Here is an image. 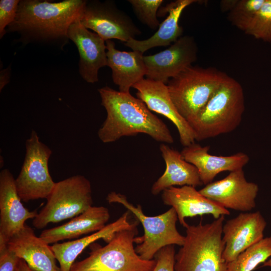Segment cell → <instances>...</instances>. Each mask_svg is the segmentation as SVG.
<instances>
[{"instance_id": "31", "label": "cell", "mask_w": 271, "mask_h": 271, "mask_svg": "<svg viewBox=\"0 0 271 271\" xmlns=\"http://www.w3.org/2000/svg\"><path fill=\"white\" fill-rule=\"evenodd\" d=\"M20 259L7 243H0V271H15Z\"/></svg>"}, {"instance_id": "14", "label": "cell", "mask_w": 271, "mask_h": 271, "mask_svg": "<svg viewBox=\"0 0 271 271\" xmlns=\"http://www.w3.org/2000/svg\"><path fill=\"white\" fill-rule=\"evenodd\" d=\"M138 98L148 108L171 120L177 128L181 144L188 146L195 143L194 131L188 122L178 111L170 97L167 84L144 78L132 87Z\"/></svg>"}, {"instance_id": "26", "label": "cell", "mask_w": 271, "mask_h": 271, "mask_svg": "<svg viewBox=\"0 0 271 271\" xmlns=\"http://www.w3.org/2000/svg\"><path fill=\"white\" fill-rule=\"evenodd\" d=\"M264 2L265 0L236 1L229 11L228 18L229 21L244 32Z\"/></svg>"}, {"instance_id": "27", "label": "cell", "mask_w": 271, "mask_h": 271, "mask_svg": "<svg viewBox=\"0 0 271 271\" xmlns=\"http://www.w3.org/2000/svg\"><path fill=\"white\" fill-rule=\"evenodd\" d=\"M244 32L255 39L271 42V0H265Z\"/></svg>"}, {"instance_id": "16", "label": "cell", "mask_w": 271, "mask_h": 271, "mask_svg": "<svg viewBox=\"0 0 271 271\" xmlns=\"http://www.w3.org/2000/svg\"><path fill=\"white\" fill-rule=\"evenodd\" d=\"M68 38L77 47L80 56L79 72L82 78L88 83L97 82L99 70L107 66L105 41L85 28L79 18L70 26Z\"/></svg>"}, {"instance_id": "24", "label": "cell", "mask_w": 271, "mask_h": 271, "mask_svg": "<svg viewBox=\"0 0 271 271\" xmlns=\"http://www.w3.org/2000/svg\"><path fill=\"white\" fill-rule=\"evenodd\" d=\"M197 2L196 0H177L169 3L163 10L165 14L168 13V17L160 24L158 30L152 36L144 40L131 38L124 43V45L133 51L143 53L154 47L170 46L182 36L183 30L179 25V21L183 11Z\"/></svg>"}, {"instance_id": "6", "label": "cell", "mask_w": 271, "mask_h": 271, "mask_svg": "<svg viewBox=\"0 0 271 271\" xmlns=\"http://www.w3.org/2000/svg\"><path fill=\"white\" fill-rule=\"evenodd\" d=\"M213 68L191 66L167 84L171 99L188 122L204 107L227 77Z\"/></svg>"}, {"instance_id": "4", "label": "cell", "mask_w": 271, "mask_h": 271, "mask_svg": "<svg viewBox=\"0 0 271 271\" xmlns=\"http://www.w3.org/2000/svg\"><path fill=\"white\" fill-rule=\"evenodd\" d=\"M224 219L222 215L210 223L188 225L184 243L175 254V271H227L222 257Z\"/></svg>"}, {"instance_id": "1", "label": "cell", "mask_w": 271, "mask_h": 271, "mask_svg": "<svg viewBox=\"0 0 271 271\" xmlns=\"http://www.w3.org/2000/svg\"><path fill=\"white\" fill-rule=\"evenodd\" d=\"M98 91L107 113L97 133L102 142L112 143L122 137L145 133L162 143H174L167 125L142 100L130 92L117 91L107 86Z\"/></svg>"}, {"instance_id": "32", "label": "cell", "mask_w": 271, "mask_h": 271, "mask_svg": "<svg viewBox=\"0 0 271 271\" xmlns=\"http://www.w3.org/2000/svg\"><path fill=\"white\" fill-rule=\"evenodd\" d=\"M1 85H0V89L4 88V87L9 82V72L6 70H4L1 71Z\"/></svg>"}, {"instance_id": "10", "label": "cell", "mask_w": 271, "mask_h": 271, "mask_svg": "<svg viewBox=\"0 0 271 271\" xmlns=\"http://www.w3.org/2000/svg\"><path fill=\"white\" fill-rule=\"evenodd\" d=\"M79 20L105 41L116 39L125 43L141 34L131 18L110 1H86Z\"/></svg>"}, {"instance_id": "33", "label": "cell", "mask_w": 271, "mask_h": 271, "mask_svg": "<svg viewBox=\"0 0 271 271\" xmlns=\"http://www.w3.org/2000/svg\"><path fill=\"white\" fill-rule=\"evenodd\" d=\"M15 271H33L28 265L26 261L22 259H20Z\"/></svg>"}, {"instance_id": "18", "label": "cell", "mask_w": 271, "mask_h": 271, "mask_svg": "<svg viewBox=\"0 0 271 271\" xmlns=\"http://www.w3.org/2000/svg\"><path fill=\"white\" fill-rule=\"evenodd\" d=\"M209 149V146L194 143L184 147L181 152L183 159L197 168L200 179L205 185L211 183L219 173L243 169L249 161L248 155L243 152L218 156L210 154Z\"/></svg>"}, {"instance_id": "17", "label": "cell", "mask_w": 271, "mask_h": 271, "mask_svg": "<svg viewBox=\"0 0 271 271\" xmlns=\"http://www.w3.org/2000/svg\"><path fill=\"white\" fill-rule=\"evenodd\" d=\"M164 203L175 210L180 223L185 228L187 217L211 214L216 219L230 214L229 210L201 194L195 187L183 186L171 187L162 192Z\"/></svg>"}, {"instance_id": "12", "label": "cell", "mask_w": 271, "mask_h": 271, "mask_svg": "<svg viewBox=\"0 0 271 271\" xmlns=\"http://www.w3.org/2000/svg\"><path fill=\"white\" fill-rule=\"evenodd\" d=\"M258 189L257 184L246 180L241 169L230 172L223 179L206 185L199 191L227 209L246 212L255 207Z\"/></svg>"}, {"instance_id": "9", "label": "cell", "mask_w": 271, "mask_h": 271, "mask_svg": "<svg viewBox=\"0 0 271 271\" xmlns=\"http://www.w3.org/2000/svg\"><path fill=\"white\" fill-rule=\"evenodd\" d=\"M25 145V160L20 174L15 179L18 195L24 202L47 199L56 183L48 168L52 151L40 141L34 130L26 140Z\"/></svg>"}, {"instance_id": "20", "label": "cell", "mask_w": 271, "mask_h": 271, "mask_svg": "<svg viewBox=\"0 0 271 271\" xmlns=\"http://www.w3.org/2000/svg\"><path fill=\"white\" fill-rule=\"evenodd\" d=\"M107 66L112 70L113 83L119 91L128 93L131 87L144 79L146 68L143 53L137 51H120L111 40L105 41Z\"/></svg>"}, {"instance_id": "5", "label": "cell", "mask_w": 271, "mask_h": 271, "mask_svg": "<svg viewBox=\"0 0 271 271\" xmlns=\"http://www.w3.org/2000/svg\"><path fill=\"white\" fill-rule=\"evenodd\" d=\"M138 224L135 221L131 227L117 232L106 245L94 246L70 271H152L156 260L143 259L133 246Z\"/></svg>"}, {"instance_id": "21", "label": "cell", "mask_w": 271, "mask_h": 271, "mask_svg": "<svg viewBox=\"0 0 271 271\" xmlns=\"http://www.w3.org/2000/svg\"><path fill=\"white\" fill-rule=\"evenodd\" d=\"M109 218L106 207L91 206L65 224L44 230L39 237L48 244L75 238L102 229Z\"/></svg>"}, {"instance_id": "19", "label": "cell", "mask_w": 271, "mask_h": 271, "mask_svg": "<svg viewBox=\"0 0 271 271\" xmlns=\"http://www.w3.org/2000/svg\"><path fill=\"white\" fill-rule=\"evenodd\" d=\"M7 245L33 271H61L51 246L37 236L26 224L9 239Z\"/></svg>"}, {"instance_id": "15", "label": "cell", "mask_w": 271, "mask_h": 271, "mask_svg": "<svg viewBox=\"0 0 271 271\" xmlns=\"http://www.w3.org/2000/svg\"><path fill=\"white\" fill-rule=\"evenodd\" d=\"M16 189L15 179L7 169L0 173V243H7L38 212L23 205Z\"/></svg>"}, {"instance_id": "11", "label": "cell", "mask_w": 271, "mask_h": 271, "mask_svg": "<svg viewBox=\"0 0 271 271\" xmlns=\"http://www.w3.org/2000/svg\"><path fill=\"white\" fill-rule=\"evenodd\" d=\"M197 52L194 39L187 35L181 36L168 49L144 56L146 77L167 84L171 78L192 66L197 59Z\"/></svg>"}, {"instance_id": "30", "label": "cell", "mask_w": 271, "mask_h": 271, "mask_svg": "<svg viewBox=\"0 0 271 271\" xmlns=\"http://www.w3.org/2000/svg\"><path fill=\"white\" fill-rule=\"evenodd\" d=\"M175 254L174 245L161 248L155 256L156 264L152 271H175Z\"/></svg>"}, {"instance_id": "2", "label": "cell", "mask_w": 271, "mask_h": 271, "mask_svg": "<svg viewBox=\"0 0 271 271\" xmlns=\"http://www.w3.org/2000/svg\"><path fill=\"white\" fill-rule=\"evenodd\" d=\"M86 3L83 0L20 1L16 17L8 30L39 40L68 39L69 27L79 18Z\"/></svg>"}, {"instance_id": "23", "label": "cell", "mask_w": 271, "mask_h": 271, "mask_svg": "<svg viewBox=\"0 0 271 271\" xmlns=\"http://www.w3.org/2000/svg\"><path fill=\"white\" fill-rule=\"evenodd\" d=\"M129 211L124 213L115 221L106 224L102 229L77 240L56 243L51 246L61 271H70L77 257L90 244L103 239L107 243L118 231L131 227L133 223L128 221Z\"/></svg>"}, {"instance_id": "29", "label": "cell", "mask_w": 271, "mask_h": 271, "mask_svg": "<svg viewBox=\"0 0 271 271\" xmlns=\"http://www.w3.org/2000/svg\"><path fill=\"white\" fill-rule=\"evenodd\" d=\"M20 1L1 0L0 1V38L6 33V28L12 23L17 16Z\"/></svg>"}, {"instance_id": "3", "label": "cell", "mask_w": 271, "mask_h": 271, "mask_svg": "<svg viewBox=\"0 0 271 271\" xmlns=\"http://www.w3.org/2000/svg\"><path fill=\"white\" fill-rule=\"evenodd\" d=\"M244 110L243 88L227 75L200 112L188 122L195 141L233 131L240 124Z\"/></svg>"}, {"instance_id": "8", "label": "cell", "mask_w": 271, "mask_h": 271, "mask_svg": "<svg viewBox=\"0 0 271 271\" xmlns=\"http://www.w3.org/2000/svg\"><path fill=\"white\" fill-rule=\"evenodd\" d=\"M46 199V205L33 220L38 229L50 223L74 218L92 206L91 183L83 175L72 176L56 183Z\"/></svg>"}, {"instance_id": "22", "label": "cell", "mask_w": 271, "mask_h": 271, "mask_svg": "<svg viewBox=\"0 0 271 271\" xmlns=\"http://www.w3.org/2000/svg\"><path fill=\"white\" fill-rule=\"evenodd\" d=\"M160 150L165 162L166 169L152 187L153 195L175 186H191L196 188L203 184L197 168L185 161L181 152L165 143L160 145Z\"/></svg>"}, {"instance_id": "13", "label": "cell", "mask_w": 271, "mask_h": 271, "mask_svg": "<svg viewBox=\"0 0 271 271\" xmlns=\"http://www.w3.org/2000/svg\"><path fill=\"white\" fill-rule=\"evenodd\" d=\"M266 222L259 211L241 212L223 224L222 257L228 263L264 238Z\"/></svg>"}, {"instance_id": "28", "label": "cell", "mask_w": 271, "mask_h": 271, "mask_svg": "<svg viewBox=\"0 0 271 271\" xmlns=\"http://www.w3.org/2000/svg\"><path fill=\"white\" fill-rule=\"evenodd\" d=\"M133 12L140 21L150 29L156 30L160 23L157 18V12L163 0H128Z\"/></svg>"}, {"instance_id": "7", "label": "cell", "mask_w": 271, "mask_h": 271, "mask_svg": "<svg viewBox=\"0 0 271 271\" xmlns=\"http://www.w3.org/2000/svg\"><path fill=\"white\" fill-rule=\"evenodd\" d=\"M109 203L122 205L131 212L142 224L144 234L136 237L134 243L137 253L145 260H151L162 248L171 245L182 246L185 236L181 234L176 227L178 217L174 208L171 207L165 213L157 216L145 215L140 205L134 206L127 200L125 196L115 192H110L106 197Z\"/></svg>"}, {"instance_id": "25", "label": "cell", "mask_w": 271, "mask_h": 271, "mask_svg": "<svg viewBox=\"0 0 271 271\" xmlns=\"http://www.w3.org/2000/svg\"><path fill=\"white\" fill-rule=\"evenodd\" d=\"M271 256V236L264 237L227 263V271H253Z\"/></svg>"}, {"instance_id": "34", "label": "cell", "mask_w": 271, "mask_h": 271, "mask_svg": "<svg viewBox=\"0 0 271 271\" xmlns=\"http://www.w3.org/2000/svg\"><path fill=\"white\" fill-rule=\"evenodd\" d=\"M268 266L271 267V256L263 263L261 267Z\"/></svg>"}]
</instances>
